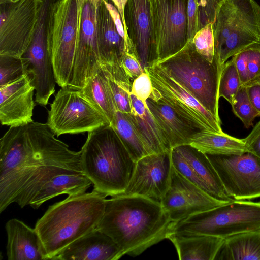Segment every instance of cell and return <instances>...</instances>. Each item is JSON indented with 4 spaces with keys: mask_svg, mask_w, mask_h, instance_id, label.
Returning <instances> with one entry per match:
<instances>
[{
    "mask_svg": "<svg viewBox=\"0 0 260 260\" xmlns=\"http://www.w3.org/2000/svg\"><path fill=\"white\" fill-rule=\"evenodd\" d=\"M241 85L240 78L233 59L223 66L219 78V98H224L232 105Z\"/></svg>",
    "mask_w": 260,
    "mask_h": 260,
    "instance_id": "4dcf8cb0",
    "label": "cell"
},
{
    "mask_svg": "<svg viewBox=\"0 0 260 260\" xmlns=\"http://www.w3.org/2000/svg\"><path fill=\"white\" fill-rule=\"evenodd\" d=\"M92 184L83 172H66L55 176L45 184L31 199L29 205L37 209L46 201L61 194L70 196L82 194Z\"/></svg>",
    "mask_w": 260,
    "mask_h": 260,
    "instance_id": "484cf974",
    "label": "cell"
},
{
    "mask_svg": "<svg viewBox=\"0 0 260 260\" xmlns=\"http://www.w3.org/2000/svg\"><path fill=\"white\" fill-rule=\"evenodd\" d=\"M172 168L171 150L144 156L136 161L132 177L121 194L160 203L169 187Z\"/></svg>",
    "mask_w": 260,
    "mask_h": 260,
    "instance_id": "2e32d148",
    "label": "cell"
},
{
    "mask_svg": "<svg viewBox=\"0 0 260 260\" xmlns=\"http://www.w3.org/2000/svg\"><path fill=\"white\" fill-rule=\"evenodd\" d=\"M46 123L10 127L0 141V212L11 204L29 205L41 188L68 171L83 172L81 150L55 137Z\"/></svg>",
    "mask_w": 260,
    "mask_h": 260,
    "instance_id": "6da1fadb",
    "label": "cell"
},
{
    "mask_svg": "<svg viewBox=\"0 0 260 260\" xmlns=\"http://www.w3.org/2000/svg\"><path fill=\"white\" fill-rule=\"evenodd\" d=\"M79 19V1L60 0L54 15L50 52L56 83H71L75 57Z\"/></svg>",
    "mask_w": 260,
    "mask_h": 260,
    "instance_id": "9c48e42d",
    "label": "cell"
},
{
    "mask_svg": "<svg viewBox=\"0 0 260 260\" xmlns=\"http://www.w3.org/2000/svg\"><path fill=\"white\" fill-rule=\"evenodd\" d=\"M173 167L182 176L208 195L224 203L234 201L226 192L220 179L206 154L190 144L171 150Z\"/></svg>",
    "mask_w": 260,
    "mask_h": 260,
    "instance_id": "9a60e30c",
    "label": "cell"
},
{
    "mask_svg": "<svg viewBox=\"0 0 260 260\" xmlns=\"http://www.w3.org/2000/svg\"><path fill=\"white\" fill-rule=\"evenodd\" d=\"M215 259L260 260V231L240 233L224 239Z\"/></svg>",
    "mask_w": 260,
    "mask_h": 260,
    "instance_id": "83f0119b",
    "label": "cell"
},
{
    "mask_svg": "<svg viewBox=\"0 0 260 260\" xmlns=\"http://www.w3.org/2000/svg\"><path fill=\"white\" fill-rule=\"evenodd\" d=\"M46 124L57 137L90 132L110 125L106 117L83 94L81 89L61 87L50 105Z\"/></svg>",
    "mask_w": 260,
    "mask_h": 260,
    "instance_id": "ba28073f",
    "label": "cell"
},
{
    "mask_svg": "<svg viewBox=\"0 0 260 260\" xmlns=\"http://www.w3.org/2000/svg\"><path fill=\"white\" fill-rule=\"evenodd\" d=\"M146 105L168 140L171 149L190 144L193 136L201 130L181 116L154 92Z\"/></svg>",
    "mask_w": 260,
    "mask_h": 260,
    "instance_id": "44dd1931",
    "label": "cell"
},
{
    "mask_svg": "<svg viewBox=\"0 0 260 260\" xmlns=\"http://www.w3.org/2000/svg\"><path fill=\"white\" fill-rule=\"evenodd\" d=\"M243 140L247 152L260 158V121L251 132Z\"/></svg>",
    "mask_w": 260,
    "mask_h": 260,
    "instance_id": "b9f144b4",
    "label": "cell"
},
{
    "mask_svg": "<svg viewBox=\"0 0 260 260\" xmlns=\"http://www.w3.org/2000/svg\"><path fill=\"white\" fill-rule=\"evenodd\" d=\"M122 66L127 76L133 82L145 71L136 54L126 52L122 58Z\"/></svg>",
    "mask_w": 260,
    "mask_h": 260,
    "instance_id": "f35d334b",
    "label": "cell"
},
{
    "mask_svg": "<svg viewBox=\"0 0 260 260\" xmlns=\"http://www.w3.org/2000/svg\"><path fill=\"white\" fill-rule=\"evenodd\" d=\"M81 152V169L93 190L106 197L124 192L136 162L110 125L88 132Z\"/></svg>",
    "mask_w": 260,
    "mask_h": 260,
    "instance_id": "277c9868",
    "label": "cell"
},
{
    "mask_svg": "<svg viewBox=\"0 0 260 260\" xmlns=\"http://www.w3.org/2000/svg\"><path fill=\"white\" fill-rule=\"evenodd\" d=\"M81 90L84 96L111 124L117 110L108 78L101 66L93 76L87 79Z\"/></svg>",
    "mask_w": 260,
    "mask_h": 260,
    "instance_id": "f1b7e54d",
    "label": "cell"
},
{
    "mask_svg": "<svg viewBox=\"0 0 260 260\" xmlns=\"http://www.w3.org/2000/svg\"><path fill=\"white\" fill-rule=\"evenodd\" d=\"M79 19L73 77L70 85L82 89L101 67L98 47L97 17L102 0H78Z\"/></svg>",
    "mask_w": 260,
    "mask_h": 260,
    "instance_id": "5bb4252c",
    "label": "cell"
},
{
    "mask_svg": "<svg viewBox=\"0 0 260 260\" xmlns=\"http://www.w3.org/2000/svg\"><path fill=\"white\" fill-rule=\"evenodd\" d=\"M247 50L249 78L248 84H250L260 81V45H255L248 47Z\"/></svg>",
    "mask_w": 260,
    "mask_h": 260,
    "instance_id": "74e56055",
    "label": "cell"
},
{
    "mask_svg": "<svg viewBox=\"0 0 260 260\" xmlns=\"http://www.w3.org/2000/svg\"><path fill=\"white\" fill-rule=\"evenodd\" d=\"M255 231H260V202L234 200L175 222L172 233L225 239Z\"/></svg>",
    "mask_w": 260,
    "mask_h": 260,
    "instance_id": "52a82bcc",
    "label": "cell"
},
{
    "mask_svg": "<svg viewBox=\"0 0 260 260\" xmlns=\"http://www.w3.org/2000/svg\"><path fill=\"white\" fill-rule=\"evenodd\" d=\"M19 0H0L1 2H16Z\"/></svg>",
    "mask_w": 260,
    "mask_h": 260,
    "instance_id": "f6af8a7d",
    "label": "cell"
},
{
    "mask_svg": "<svg viewBox=\"0 0 260 260\" xmlns=\"http://www.w3.org/2000/svg\"><path fill=\"white\" fill-rule=\"evenodd\" d=\"M97 25L100 64L122 66V57L127 51L126 43L118 33L104 0L99 7Z\"/></svg>",
    "mask_w": 260,
    "mask_h": 260,
    "instance_id": "603a6c76",
    "label": "cell"
},
{
    "mask_svg": "<svg viewBox=\"0 0 260 260\" xmlns=\"http://www.w3.org/2000/svg\"><path fill=\"white\" fill-rule=\"evenodd\" d=\"M213 25L214 58L222 70L229 58L260 45V5L255 0H224Z\"/></svg>",
    "mask_w": 260,
    "mask_h": 260,
    "instance_id": "5b68a950",
    "label": "cell"
},
{
    "mask_svg": "<svg viewBox=\"0 0 260 260\" xmlns=\"http://www.w3.org/2000/svg\"><path fill=\"white\" fill-rule=\"evenodd\" d=\"M35 91L29 73L0 86V121L2 125L17 127L34 122Z\"/></svg>",
    "mask_w": 260,
    "mask_h": 260,
    "instance_id": "d6986e66",
    "label": "cell"
},
{
    "mask_svg": "<svg viewBox=\"0 0 260 260\" xmlns=\"http://www.w3.org/2000/svg\"><path fill=\"white\" fill-rule=\"evenodd\" d=\"M110 126L136 162L144 156L150 154L145 142L131 120L129 114L117 111Z\"/></svg>",
    "mask_w": 260,
    "mask_h": 260,
    "instance_id": "f546056e",
    "label": "cell"
},
{
    "mask_svg": "<svg viewBox=\"0 0 260 260\" xmlns=\"http://www.w3.org/2000/svg\"><path fill=\"white\" fill-rule=\"evenodd\" d=\"M112 2L114 3L115 7L118 9L121 19L124 25V31L125 32V34L126 36L128 37L127 31H126V25L125 22V19H124V7L127 1V0H111Z\"/></svg>",
    "mask_w": 260,
    "mask_h": 260,
    "instance_id": "ee69618b",
    "label": "cell"
},
{
    "mask_svg": "<svg viewBox=\"0 0 260 260\" xmlns=\"http://www.w3.org/2000/svg\"><path fill=\"white\" fill-rule=\"evenodd\" d=\"M234 114L243 122L246 128L253 125L255 118L259 116L248 96L246 86L241 85L231 105Z\"/></svg>",
    "mask_w": 260,
    "mask_h": 260,
    "instance_id": "d6a6232c",
    "label": "cell"
},
{
    "mask_svg": "<svg viewBox=\"0 0 260 260\" xmlns=\"http://www.w3.org/2000/svg\"><path fill=\"white\" fill-rule=\"evenodd\" d=\"M187 39L192 40L199 30L198 0H188L187 5Z\"/></svg>",
    "mask_w": 260,
    "mask_h": 260,
    "instance_id": "ab89813d",
    "label": "cell"
},
{
    "mask_svg": "<svg viewBox=\"0 0 260 260\" xmlns=\"http://www.w3.org/2000/svg\"><path fill=\"white\" fill-rule=\"evenodd\" d=\"M178 83L220 121L218 87L221 70L196 51L192 40L179 52L158 63Z\"/></svg>",
    "mask_w": 260,
    "mask_h": 260,
    "instance_id": "8992f818",
    "label": "cell"
},
{
    "mask_svg": "<svg viewBox=\"0 0 260 260\" xmlns=\"http://www.w3.org/2000/svg\"><path fill=\"white\" fill-rule=\"evenodd\" d=\"M187 1L149 0L156 63L176 54L188 42Z\"/></svg>",
    "mask_w": 260,
    "mask_h": 260,
    "instance_id": "30bf717a",
    "label": "cell"
},
{
    "mask_svg": "<svg viewBox=\"0 0 260 260\" xmlns=\"http://www.w3.org/2000/svg\"><path fill=\"white\" fill-rule=\"evenodd\" d=\"M145 70L149 74L154 92L174 111L201 131L223 133L221 121L159 64L154 63Z\"/></svg>",
    "mask_w": 260,
    "mask_h": 260,
    "instance_id": "8fae6325",
    "label": "cell"
},
{
    "mask_svg": "<svg viewBox=\"0 0 260 260\" xmlns=\"http://www.w3.org/2000/svg\"><path fill=\"white\" fill-rule=\"evenodd\" d=\"M224 189L234 200L260 197V158L246 152L241 154H207Z\"/></svg>",
    "mask_w": 260,
    "mask_h": 260,
    "instance_id": "4fadbf2b",
    "label": "cell"
},
{
    "mask_svg": "<svg viewBox=\"0 0 260 260\" xmlns=\"http://www.w3.org/2000/svg\"><path fill=\"white\" fill-rule=\"evenodd\" d=\"M232 57L235 63L241 85L246 86L249 81L247 48L238 53Z\"/></svg>",
    "mask_w": 260,
    "mask_h": 260,
    "instance_id": "60d3db41",
    "label": "cell"
},
{
    "mask_svg": "<svg viewBox=\"0 0 260 260\" xmlns=\"http://www.w3.org/2000/svg\"><path fill=\"white\" fill-rule=\"evenodd\" d=\"M123 256L116 242L96 228L73 241L52 260H117Z\"/></svg>",
    "mask_w": 260,
    "mask_h": 260,
    "instance_id": "ffe728a7",
    "label": "cell"
},
{
    "mask_svg": "<svg viewBox=\"0 0 260 260\" xmlns=\"http://www.w3.org/2000/svg\"><path fill=\"white\" fill-rule=\"evenodd\" d=\"M8 260H48L41 240L35 230L16 218L5 225Z\"/></svg>",
    "mask_w": 260,
    "mask_h": 260,
    "instance_id": "7402d4cb",
    "label": "cell"
},
{
    "mask_svg": "<svg viewBox=\"0 0 260 260\" xmlns=\"http://www.w3.org/2000/svg\"><path fill=\"white\" fill-rule=\"evenodd\" d=\"M41 2H0V55L23 56L30 44Z\"/></svg>",
    "mask_w": 260,
    "mask_h": 260,
    "instance_id": "7c38bea8",
    "label": "cell"
},
{
    "mask_svg": "<svg viewBox=\"0 0 260 260\" xmlns=\"http://www.w3.org/2000/svg\"><path fill=\"white\" fill-rule=\"evenodd\" d=\"M245 86L249 99L260 116V81L248 84Z\"/></svg>",
    "mask_w": 260,
    "mask_h": 260,
    "instance_id": "7bdbcfd3",
    "label": "cell"
},
{
    "mask_svg": "<svg viewBox=\"0 0 260 260\" xmlns=\"http://www.w3.org/2000/svg\"><path fill=\"white\" fill-rule=\"evenodd\" d=\"M224 0H198L199 30L207 24H213L217 10Z\"/></svg>",
    "mask_w": 260,
    "mask_h": 260,
    "instance_id": "d590c367",
    "label": "cell"
},
{
    "mask_svg": "<svg viewBox=\"0 0 260 260\" xmlns=\"http://www.w3.org/2000/svg\"><path fill=\"white\" fill-rule=\"evenodd\" d=\"M105 73L108 78L117 111L131 113L132 104L130 94L132 83L115 78Z\"/></svg>",
    "mask_w": 260,
    "mask_h": 260,
    "instance_id": "e575fe53",
    "label": "cell"
},
{
    "mask_svg": "<svg viewBox=\"0 0 260 260\" xmlns=\"http://www.w3.org/2000/svg\"><path fill=\"white\" fill-rule=\"evenodd\" d=\"M130 96L132 112L129 115L145 142L149 153L170 151L172 149L169 142L146 102L131 93Z\"/></svg>",
    "mask_w": 260,
    "mask_h": 260,
    "instance_id": "cb8c5ba5",
    "label": "cell"
},
{
    "mask_svg": "<svg viewBox=\"0 0 260 260\" xmlns=\"http://www.w3.org/2000/svg\"><path fill=\"white\" fill-rule=\"evenodd\" d=\"M124 14L127 36L144 70L157 60L149 0H127Z\"/></svg>",
    "mask_w": 260,
    "mask_h": 260,
    "instance_id": "ac0fdd59",
    "label": "cell"
},
{
    "mask_svg": "<svg viewBox=\"0 0 260 260\" xmlns=\"http://www.w3.org/2000/svg\"><path fill=\"white\" fill-rule=\"evenodd\" d=\"M106 197L91 192L68 196L50 206L35 229L48 259L75 240L96 229L103 215Z\"/></svg>",
    "mask_w": 260,
    "mask_h": 260,
    "instance_id": "3957f363",
    "label": "cell"
},
{
    "mask_svg": "<svg viewBox=\"0 0 260 260\" xmlns=\"http://www.w3.org/2000/svg\"><path fill=\"white\" fill-rule=\"evenodd\" d=\"M190 145L207 154H241L247 152L243 139L223 132L200 131L192 138Z\"/></svg>",
    "mask_w": 260,
    "mask_h": 260,
    "instance_id": "4316f807",
    "label": "cell"
},
{
    "mask_svg": "<svg viewBox=\"0 0 260 260\" xmlns=\"http://www.w3.org/2000/svg\"><path fill=\"white\" fill-rule=\"evenodd\" d=\"M175 223L160 203L119 194L106 199L97 228L116 242L123 255L136 256L168 239Z\"/></svg>",
    "mask_w": 260,
    "mask_h": 260,
    "instance_id": "7a4b0ae2",
    "label": "cell"
},
{
    "mask_svg": "<svg viewBox=\"0 0 260 260\" xmlns=\"http://www.w3.org/2000/svg\"><path fill=\"white\" fill-rule=\"evenodd\" d=\"M168 239L180 260H214L224 241L220 237L200 234L172 233Z\"/></svg>",
    "mask_w": 260,
    "mask_h": 260,
    "instance_id": "d4e9b609",
    "label": "cell"
},
{
    "mask_svg": "<svg viewBox=\"0 0 260 260\" xmlns=\"http://www.w3.org/2000/svg\"><path fill=\"white\" fill-rule=\"evenodd\" d=\"M160 203L175 222L226 204L208 195L173 167L169 187Z\"/></svg>",
    "mask_w": 260,
    "mask_h": 260,
    "instance_id": "e0dca14e",
    "label": "cell"
},
{
    "mask_svg": "<svg viewBox=\"0 0 260 260\" xmlns=\"http://www.w3.org/2000/svg\"><path fill=\"white\" fill-rule=\"evenodd\" d=\"M198 53L210 62L214 60L215 40L212 23L199 30L192 40Z\"/></svg>",
    "mask_w": 260,
    "mask_h": 260,
    "instance_id": "836d02e7",
    "label": "cell"
},
{
    "mask_svg": "<svg viewBox=\"0 0 260 260\" xmlns=\"http://www.w3.org/2000/svg\"><path fill=\"white\" fill-rule=\"evenodd\" d=\"M28 61L23 57L0 55V86L29 73Z\"/></svg>",
    "mask_w": 260,
    "mask_h": 260,
    "instance_id": "1f68e13d",
    "label": "cell"
},
{
    "mask_svg": "<svg viewBox=\"0 0 260 260\" xmlns=\"http://www.w3.org/2000/svg\"><path fill=\"white\" fill-rule=\"evenodd\" d=\"M145 71L134 80L131 93L143 102L152 94L153 87L148 72Z\"/></svg>",
    "mask_w": 260,
    "mask_h": 260,
    "instance_id": "8d00e7d4",
    "label": "cell"
}]
</instances>
